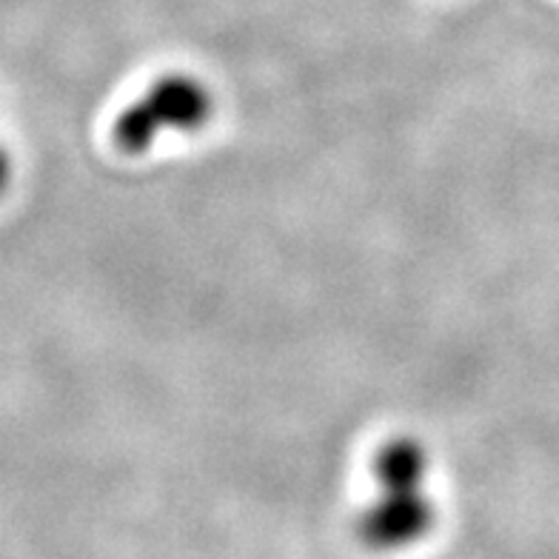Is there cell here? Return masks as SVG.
Listing matches in <instances>:
<instances>
[{"instance_id":"obj_2","label":"cell","mask_w":559,"mask_h":559,"mask_svg":"<svg viewBox=\"0 0 559 559\" xmlns=\"http://www.w3.org/2000/svg\"><path fill=\"white\" fill-rule=\"evenodd\" d=\"M214 111L212 88L192 74H163L160 81L126 106L115 120L111 138L126 155H143L166 132H194Z\"/></svg>"},{"instance_id":"obj_1","label":"cell","mask_w":559,"mask_h":559,"mask_svg":"<svg viewBox=\"0 0 559 559\" xmlns=\"http://www.w3.org/2000/svg\"><path fill=\"white\" fill-rule=\"evenodd\" d=\"M377 493L362 508L357 534L374 551H403L426 539L437 523V502L426 491L431 456L417 437L397 435L374 454Z\"/></svg>"},{"instance_id":"obj_3","label":"cell","mask_w":559,"mask_h":559,"mask_svg":"<svg viewBox=\"0 0 559 559\" xmlns=\"http://www.w3.org/2000/svg\"><path fill=\"white\" fill-rule=\"evenodd\" d=\"M12 175H15V163H12L9 148L0 143V194L7 192V186L12 183Z\"/></svg>"}]
</instances>
